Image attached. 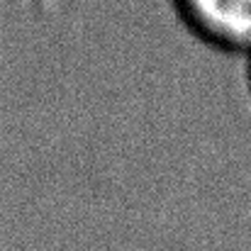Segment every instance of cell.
I'll list each match as a JSON object with an SVG mask.
<instances>
[{
    "label": "cell",
    "mask_w": 251,
    "mask_h": 251,
    "mask_svg": "<svg viewBox=\"0 0 251 251\" xmlns=\"http://www.w3.org/2000/svg\"><path fill=\"white\" fill-rule=\"evenodd\" d=\"M249 81H251V54H249Z\"/></svg>",
    "instance_id": "obj_2"
},
{
    "label": "cell",
    "mask_w": 251,
    "mask_h": 251,
    "mask_svg": "<svg viewBox=\"0 0 251 251\" xmlns=\"http://www.w3.org/2000/svg\"><path fill=\"white\" fill-rule=\"evenodd\" d=\"M173 5L207 44L251 54V0H173Z\"/></svg>",
    "instance_id": "obj_1"
}]
</instances>
